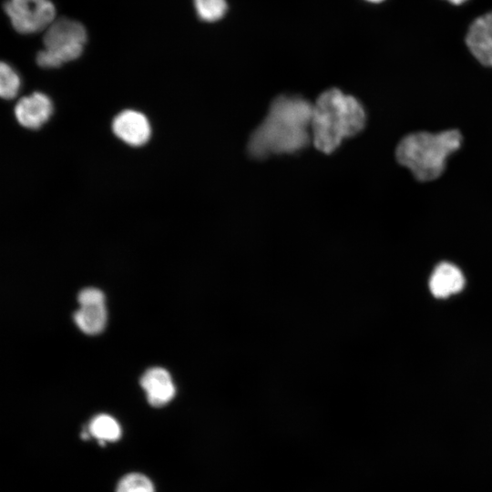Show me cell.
Returning a JSON list of instances; mask_svg holds the SVG:
<instances>
[{
	"instance_id": "cell-1",
	"label": "cell",
	"mask_w": 492,
	"mask_h": 492,
	"mask_svg": "<svg viewBox=\"0 0 492 492\" xmlns=\"http://www.w3.org/2000/svg\"><path fill=\"white\" fill-rule=\"evenodd\" d=\"M313 104L299 96L282 95L271 104L262 122L248 140V153L254 159L292 154L312 141Z\"/></svg>"
},
{
	"instance_id": "cell-2",
	"label": "cell",
	"mask_w": 492,
	"mask_h": 492,
	"mask_svg": "<svg viewBox=\"0 0 492 492\" xmlns=\"http://www.w3.org/2000/svg\"><path fill=\"white\" fill-rule=\"evenodd\" d=\"M366 122L362 103L338 88L323 92L313 104L312 142L323 153L336 150L342 142L361 132Z\"/></svg>"
},
{
	"instance_id": "cell-4",
	"label": "cell",
	"mask_w": 492,
	"mask_h": 492,
	"mask_svg": "<svg viewBox=\"0 0 492 492\" xmlns=\"http://www.w3.org/2000/svg\"><path fill=\"white\" fill-rule=\"evenodd\" d=\"M84 26L73 19H55L46 29L43 44L45 49L38 52L36 62L44 68L60 67L79 57L87 42Z\"/></svg>"
},
{
	"instance_id": "cell-14",
	"label": "cell",
	"mask_w": 492,
	"mask_h": 492,
	"mask_svg": "<svg viewBox=\"0 0 492 492\" xmlns=\"http://www.w3.org/2000/svg\"><path fill=\"white\" fill-rule=\"evenodd\" d=\"M21 80L15 70L2 62L0 67V95L5 99L14 98L19 92Z\"/></svg>"
},
{
	"instance_id": "cell-11",
	"label": "cell",
	"mask_w": 492,
	"mask_h": 492,
	"mask_svg": "<svg viewBox=\"0 0 492 492\" xmlns=\"http://www.w3.org/2000/svg\"><path fill=\"white\" fill-rule=\"evenodd\" d=\"M74 321L83 333L90 335L99 333L107 323L105 303L80 304V308L74 313Z\"/></svg>"
},
{
	"instance_id": "cell-7",
	"label": "cell",
	"mask_w": 492,
	"mask_h": 492,
	"mask_svg": "<svg viewBox=\"0 0 492 492\" xmlns=\"http://www.w3.org/2000/svg\"><path fill=\"white\" fill-rule=\"evenodd\" d=\"M466 44L480 64L492 67V11L473 21L466 33Z\"/></svg>"
},
{
	"instance_id": "cell-8",
	"label": "cell",
	"mask_w": 492,
	"mask_h": 492,
	"mask_svg": "<svg viewBox=\"0 0 492 492\" xmlns=\"http://www.w3.org/2000/svg\"><path fill=\"white\" fill-rule=\"evenodd\" d=\"M53 105L50 98L40 92L22 97L15 105V116L18 123L31 129L41 128L51 117Z\"/></svg>"
},
{
	"instance_id": "cell-6",
	"label": "cell",
	"mask_w": 492,
	"mask_h": 492,
	"mask_svg": "<svg viewBox=\"0 0 492 492\" xmlns=\"http://www.w3.org/2000/svg\"><path fill=\"white\" fill-rule=\"evenodd\" d=\"M112 130L119 139L133 147L146 144L151 136L147 117L132 109L123 110L115 117Z\"/></svg>"
},
{
	"instance_id": "cell-16",
	"label": "cell",
	"mask_w": 492,
	"mask_h": 492,
	"mask_svg": "<svg viewBox=\"0 0 492 492\" xmlns=\"http://www.w3.org/2000/svg\"><path fill=\"white\" fill-rule=\"evenodd\" d=\"M79 304L104 302L105 295L99 289L89 287L81 290L77 295Z\"/></svg>"
},
{
	"instance_id": "cell-15",
	"label": "cell",
	"mask_w": 492,
	"mask_h": 492,
	"mask_svg": "<svg viewBox=\"0 0 492 492\" xmlns=\"http://www.w3.org/2000/svg\"><path fill=\"white\" fill-rule=\"evenodd\" d=\"M116 492H155L152 481L141 473L125 475L118 483Z\"/></svg>"
},
{
	"instance_id": "cell-13",
	"label": "cell",
	"mask_w": 492,
	"mask_h": 492,
	"mask_svg": "<svg viewBox=\"0 0 492 492\" xmlns=\"http://www.w3.org/2000/svg\"><path fill=\"white\" fill-rule=\"evenodd\" d=\"M197 15L205 22H215L221 19L227 10L226 0H193Z\"/></svg>"
},
{
	"instance_id": "cell-17",
	"label": "cell",
	"mask_w": 492,
	"mask_h": 492,
	"mask_svg": "<svg viewBox=\"0 0 492 492\" xmlns=\"http://www.w3.org/2000/svg\"><path fill=\"white\" fill-rule=\"evenodd\" d=\"M446 1H447L448 3H450L452 5H462V4L466 3L467 0H446Z\"/></svg>"
},
{
	"instance_id": "cell-18",
	"label": "cell",
	"mask_w": 492,
	"mask_h": 492,
	"mask_svg": "<svg viewBox=\"0 0 492 492\" xmlns=\"http://www.w3.org/2000/svg\"><path fill=\"white\" fill-rule=\"evenodd\" d=\"M365 1H367L369 3L379 4V3H381V2H383L384 0H365Z\"/></svg>"
},
{
	"instance_id": "cell-10",
	"label": "cell",
	"mask_w": 492,
	"mask_h": 492,
	"mask_svg": "<svg viewBox=\"0 0 492 492\" xmlns=\"http://www.w3.org/2000/svg\"><path fill=\"white\" fill-rule=\"evenodd\" d=\"M464 286L465 277L462 272L450 262L439 263L429 280L430 291L437 298H446L457 293Z\"/></svg>"
},
{
	"instance_id": "cell-12",
	"label": "cell",
	"mask_w": 492,
	"mask_h": 492,
	"mask_svg": "<svg viewBox=\"0 0 492 492\" xmlns=\"http://www.w3.org/2000/svg\"><path fill=\"white\" fill-rule=\"evenodd\" d=\"M88 434L104 444L118 440L122 431L120 425L114 417L107 414H99L89 422Z\"/></svg>"
},
{
	"instance_id": "cell-3",
	"label": "cell",
	"mask_w": 492,
	"mask_h": 492,
	"mask_svg": "<svg viewBox=\"0 0 492 492\" xmlns=\"http://www.w3.org/2000/svg\"><path fill=\"white\" fill-rule=\"evenodd\" d=\"M462 144L457 129L438 133L415 132L404 137L395 149L397 162L422 182L437 179L445 170L449 155Z\"/></svg>"
},
{
	"instance_id": "cell-9",
	"label": "cell",
	"mask_w": 492,
	"mask_h": 492,
	"mask_svg": "<svg viewBox=\"0 0 492 492\" xmlns=\"http://www.w3.org/2000/svg\"><path fill=\"white\" fill-rule=\"evenodd\" d=\"M140 385L150 405L160 407L170 402L176 388L169 373L161 367L148 369L140 378Z\"/></svg>"
},
{
	"instance_id": "cell-5",
	"label": "cell",
	"mask_w": 492,
	"mask_h": 492,
	"mask_svg": "<svg viewBox=\"0 0 492 492\" xmlns=\"http://www.w3.org/2000/svg\"><path fill=\"white\" fill-rule=\"evenodd\" d=\"M4 10L21 34L46 30L56 19V7L49 0H7Z\"/></svg>"
}]
</instances>
